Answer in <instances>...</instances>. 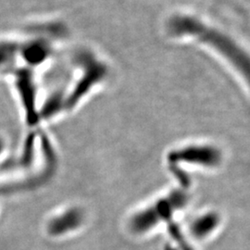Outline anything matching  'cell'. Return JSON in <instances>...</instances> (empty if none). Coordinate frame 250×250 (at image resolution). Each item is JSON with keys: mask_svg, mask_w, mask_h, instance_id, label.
Instances as JSON below:
<instances>
[{"mask_svg": "<svg viewBox=\"0 0 250 250\" xmlns=\"http://www.w3.org/2000/svg\"><path fill=\"white\" fill-rule=\"evenodd\" d=\"M2 150V142L0 141V152Z\"/></svg>", "mask_w": 250, "mask_h": 250, "instance_id": "obj_10", "label": "cell"}, {"mask_svg": "<svg viewBox=\"0 0 250 250\" xmlns=\"http://www.w3.org/2000/svg\"><path fill=\"white\" fill-rule=\"evenodd\" d=\"M75 64L78 77L72 90L66 95V109H73L101 86L107 78L108 67L96 54L89 50L76 53Z\"/></svg>", "mask_w": 250, "mask_h": 250, "instance_id": "obj_2", "label": "cell"}, {"mask_svg": "<svg viewBox=\"0 0 250 250\" xmlns=\"http://www.w3.org/2000/svg\"><path fill=\"white\" fill-rule=\"evenodd\" d=\"M22 58L31 66H37L45 62L53 52L52 45L44 39H36L20 48Z\"/></svg>", "mask_w": 250, "mask_h": 250, "instance_id": "obj_5", "label": "cell"}, {"mask_svg": "<svg viewBox=\"0 0 250 250\" xmlns=\"http://www.w3.org/2000/svg\"><path fill=\"white\" fill-rule=\"evenodd\" d=\"M19 50V45L14 42H0V70L9 68L15 62Z\"/></svg>", "mask_w": 250, "mask_h": 250, "instance_id": "obj_7", "label": "cell"}, {"mask_svg": "<svg viewBox=\"0 0 250 250\" xmlns=\"http://www.w3.org/2000/svg\"><path fill=\"white\" fill-rule=\"evenodd\" d=\"M16 86L26 112L28 123L35 125L38 122L39 115L36 111V85L33 72L27 69L16 72Z\"/></svg>", "mask_w": 250, "mask_h": 250, "instance_id": "obj_3", "label": "cell"}, {"mask_svg": "<svg viewBox=\"0 0 250 250\" xmlns=\"http://www.w3.org/2000/svg\"><path fill=\"white\" fill-rule=\"evenodd\" d=\"M221 154L210 146H189L181 151L175 152L171 159L174 161L197 162L206 165H215L220 161Z\"/></svg>", "mask_w": 250, "mask_h": 250, "instance_id": "obj_4", "label": "cell"}, {"mask_svg": "<svg viewBox=\"0 0 250 250\" xmlns=\"http://www.w3.org/2000/svg\"><path fill=\"white\" fill-rule=\"evenodd\" d=\"M171 233H172V235L174 236V238H175V239H177V241H178L179 246H180L181 250H193L192 249H190V248H189V246L187 244V242L185 241V240L183 239V237H182L181 233L179 232L177 227H172V228H171Z\"/></svg>", "mask_w": 250, "mask_h": 250, "instance_id": "obj_9", "label": "cell"}, {"mask_svg": "<svg viewBox=\"0 0 250 250\" xmlns=\"http://www.w3.org/2000/svg\"><path fill=\"white\" fill-rule=\"evenodd\" d=\"M79 222L80 217L77 212H67L66 214L62 215L59 218L53 220L50 224L49 230L53 233L60 234L68 229L73 228L74 225L78 224Z\"/></svg>", "mask_w": 250, "mask_h": 250, "instance_id": "obj_6", "label": "cell"}, {"mask_svg": "<svg viewBox=\"0 0 250 250\" xmlns=\"http://www.w3.org/2000/svg\"><path fill=\"white\" fill-rule=\"evenodd\" d=\"M217 224V218L215 216H207L197 221L194 225V232L197 235H205L207 232L213 229Z\"/></svg>", "mask_w": 250, "mask_h": 250, "instance_id": "obj_8", "label": "cell"}, {"mask_svg": "<svg viewBox=\"0 0 250 250\" xmlns=\"http://www.w3.org/2000/svg\"><path fill=\"white\" fill-rule=\"evenodd\" d=\"M170 38L188 40L213 51L229 64L239 76L249 82V57L232 38L217 27L192 14L177 12L170 15L165 23Z\"/></svg>", "mask_w": 250, "mask_h": 250, "instance_id": "obj_1", "label": "cell"}]
</instances>
